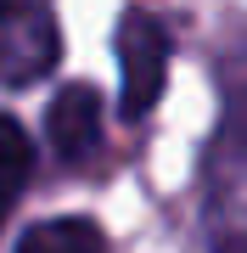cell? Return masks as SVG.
Listing matches in <instances>:
<instances>
[{
  "label": "cell",
  "instance_id": "1",
  "mask_svg": "<svg viewBox=\"0 0 247 253\" xmlns=\"http://www.w3.org/2000/svg\"><path fill=\"white\" fill-rule=\"evenodd\" d=\"M112 45H118V107H124V118H146L169 84L174 40H169L163 17H152L146 6H129L118 17V40Z\"/></svg>",
  "mask_w": 247,
  "mask_h": 253
},
{
  "label": "cell",
  "instance_id": "2",
  "mask_svg": "<svg viewBox=\"0 0 247 253\" xmlns=\"http://www.w3.org/2000/svg\"><path fill=\"white\" fill-rule=\"evenodd\" d=\"M56 51L62 40H56L51 11L39 0L23 6L11 23H0V84H34L39 73L56 68Z\"/></svg>",
  "mask_w": 247,
  "mask_h": 253
},
{
  "label": "cell",
  "instance_id": "3",
  "mask_svg": "<svg viewBox=\"0 0 247 253\" xmlns=\"http://www.w3.org/2000/svg\"><path fill=\"white\" fill-rule=\"evenodd\" d=\"M45 135L56 146V158L84 163L101 146V96L90 90V84H68V90H56L51 107H45Z\"/></svg>",
  "mask_w": 247,
  "mask_h": 253
},
{
  "label": "cell",
  "instance_id": "4",
  "mask_svg": "<svg viewBox=\"0 0 247 253\" xmlns=\"http://www.w3.org/2000/svg\"><path fill=\"white\" fill-rule=\"evenodd\" d=\"M28 169H34V146H28V129L11 113H0V225H6L17 191L28 186Z\"/></svg>",
  "mask_w": 247,
  "mask_h": 253
},
{
  "label": "cell",
  "instance_id": "5",
  "mask_svg": "<svg viewBox=\"0 0 247 253\" xmlns=\"http://www.w3.org/2000/svg\"><path fill=\"white\" fill-rule=\"evenodd\" d=\"M17 253H107V236L90 219H45L17 242Z\"/></svg>",
  "mask_w": 247,
  "mask_h": 253
},
{
  "label": "cell",
  "instance_id": "6",
  "mask_svg": "<svg viewBox=\"0 0 247 253\" xmlns=\"http://www.w3.org/2000/svg\"><path fill=\"white\" fill-rule=\"evenodd\" d=\"M23 6H34V0H0V23H11V17H17Z\"/></svg>",
  "mask_w": 247,
  "mask_h": 253
},
{
  "label": "cell",
  "instance_id": "7",
  "mask_svg": "<svg viewBox=\"0 0 247 253\" xmlns=\"http://www.w3.org/2000/svg\"><path fill=\"white\" fill-rule=\"evenodd\" d=\"M219 253H247V236H225V242H219Z\"/></svg>",
  "mask_w": 247,
  "mask_h": 253
}]
</instances>
